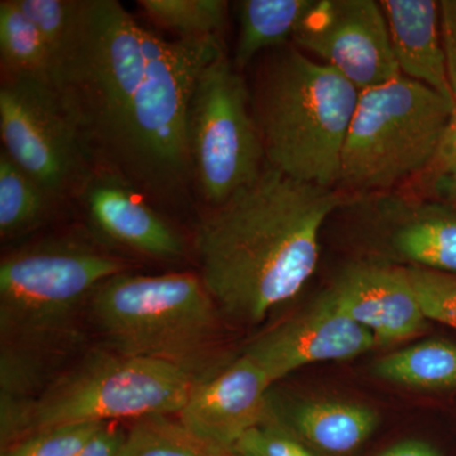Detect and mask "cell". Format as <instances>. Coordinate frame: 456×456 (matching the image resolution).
<instances>
[{"instance_id":"1f68e13d","label":"cell","mask_w":456,"mask_h":456,"mask_svg":"<svg viewBox=\"0 0 456 456\" xmlns=\"http://www.w3.org/2000/svg\"><path fill=\"white\" fill-rule=\"evenodd\" d=\"M378 456H441L434 446L422 440H403L389 446Z\"/></svg>"},{"instance_id":"8992f818","label":"cell","mask_w":456,"mask_h":456,"mask_svg":"<svg viewBox=\"0 0 456 456\" xmlns=\"http://www.w3.org/2000/svg\"><path fill=\"white\" fill-rule=\"evenodd\" d=\"M126 261L70 239L41 240L5 255L0 263L3 345L27 351L68 338L83 305Z\"/></svg>"},{"instance_id":"8fae6325","label":"cell","mask_w":456,"mask_h":456,"mask_svg":"<svg viewBox=\"0 0 456 456\" xmlns=\"http://www.w3.org/2000/svg\"><path fill=\"white\" fill-rule=\"evenodd\" d=\"M342 208L370 224L389 259L456 275L455 207L435 198L383 191L351 194Z\"/></svg>"},{"instance_id":"3957f363","label":"cell","mask_w":456,"mask_h":456,"mask_svg":"<svg viewBox=\"0 0 456 456\" xmlns=\"http://www.w3.org/2000/svg\"><path fill=\"white\" fill-rule=\"evenodd\" d=\"M359 94L331 66L296 47L273 50L251 97L266 164L299 182L334 188Z\"/></svg>"},{"instance_id":"2e32d148","label":"cell","mask_w":456,"mask_h":456,"mask_svg":"<svg viewBox=\"0 0 456 456\" xmlns=\"http://www.w3.org/2000/svg\"><path fill=\"white\" fill-rule=\"evenodd\" d=\"M380 5L401 74L456 102L446 71L439 2L382 0Z\"/></svg>"},{"instance_id":"7c38bea8","label":"cell","mask_w":456,"mask_h":456,"mask_svg":"<svg viewBox=\"0 0 456 456\" xmlns=\"http://www.w3.org/2000/svg\"><path fill=\"white\" fill-rule=\"evenodd\" d=\"M375 345L374 336L325 292L310 307L255 338L242 355L256 362L273 384L305 365L356 358Z\"/></svg>"},{"instance_id":"9c48e42d","label":"cell","mask_w":456,"mask_h":456,"mask_svg":"<svg viewBox=\"0 0 456 456\" xmlns=\"http://www.w3.org/2000/svg\"><path fill=\"white\" fill-rule=\"evenodd\" d=\"M3 151L57 202L77 198L93 167L55 86L31 77H3Z\"/></svg>"},{"instance_id":"f1b7e54d","label":"cell","mask_w":456,"mask_h":456,"mask_svg":"<svg viewBox=\"0 0 456 456\" xmlns=\"http://www.w3.org/2000/svg\"><path fill=\"white\" fill-rule=\"evenodd\" d=\"M125 436L118 428L107 424L77 456H118Z\"/></svg>"},{"instance_id":"d6986e66","label":"cell","mask_w":456,"mask_h":456,"mask_svg":"<svg viewBox=\"0 0 456 456\" xmlns=\"http://www.w3.org/2000/svg\"><path fill=\"white\" fill-rule=\"evenodd\" d=\"M373 373L387 382L408 388H456V344L428 340L411 345L378 360Z\"/></svg>"},{"instance_id":"cb8c5ba5","label":"cell","mask_w":456,"mask_h":456,"mask_svg":"<svg viewBox=\"0 0 456 456\" xmlns=\"http://www.w3.org/2000/svg\"><path fill=\"white\" fill-rule=\"evenodd\" d=\"M106 425H66L32 432L2 450V456H77Z\"/></svg>"},{"instance_id":"7a4b0ae2","label":"cell","mask_w":456,"mask_h":456,"mask_svg":"<svg viewBox=\"0 0 456 456\" xmlns=\"http://www.w3.org/2000/svg\"><path fill=\"white\" fill-rule=\"evenodd\" d=\"M346 198L266 164L250 184L208 208L194 248L218 310L257 325L301 292L317 268L321 230Z\"/></svg>"},{"instance_id":"e0dca14e","label":"cell","mask_w":456,"mask_h":456,"mask_svg":"<svg viewBox=\"0 0 456 456\" xmlns=\"http://www.w3.org/2000/svg\"><path fill=\"white\" fill-rule=\"evenodd\" d=\"M272 410L281 422L318 456H350L377 430L379 415L373 408L345 399L317 398Z\"/></svg>"},{"instance_id":"83f0119b","label":"cell","mask_w":456,"mask_h":456,"mask_svg":"<svg viewBox=\"0 0 456 456\" xmlns=\"http://www.w3.org/2000/svg\"><path fill=\"white\" fill-rule=\"evenodd\" d=\"M441 37L450 88L456 101V0L439 2Z\"/></svg>"},{"instance_id":"44dd1931","label":"cell","mask_w":456,"mask_h":456,"mask_svg":"<svg viewBox=\"0 0 456 456\" xmlns=\"http://www.w3.org/2000/svg\"><path fill=\"white\" fill-rule=\"evenodd\" d=\"M59 203L0 151V236L12 239L31 232L50 217Z\"/></svg>"},{"instance_id":"d4e9b609","label":"cell","mask_w":456,"mask_h":456,"mask_svg":"<svg viewBox=\"0 0 456 456\" xmlns=\"http://www.w3.org/2000/svg\"><path fill=\"white\" fill-rule=\"evenodd\" d=\"M79 2L80 0H17L18 7L32 20L46 42L55 64L73 32Z\"/></svg>"},{"instance_id":"6da1fadb","label":"cell","mask_w":456,"mask_h":456,"mask_svg":"<svg viewBox=\"0 0 456 456\" xmlns=\"http://www.w3.org/2000/svg\"><path fill=\"white\" fill-rule=\"evenodd\" d=\"M224 42L165 40L116 0H80L53 83L93 167L155 206L189 202L187 113L200 74Z\"/></svg>"},{"instance_id":"4dcf8cb0","label":"cell","mask_w":456,"mask_h":456,"mask_svg":"<svg viewBox=\"0 0 456 456\" xmlns=\"http://www.w3.org/2000/svg\"><path fill=\"white\" fill-rule=\"evenodd\" d=\"M426 182L435 200L448 203L456 208V167L426 178Z\"/></svg>"},{"instance_id":"4316f807","label":"cell","mask_w":456,"mask_h":456,"mask_svg":"<svg viewBox=\"0 0 456 456\" xmlns=\"http://www.w3.org/2000/svg\"><path fill=\"white\" fill-rule=\"evenodd\" d=\"M228 456H318L273 416L246 432Z\"/></svg>"},{"instance_id":"ffe728a7","label":"cell","mask_w":456,"mask_h":456,"mask_svg":"<svg viewBox=\"0 0 456 456\" xmlns=\"http://www.w3.org/2000/svg\"><path fill=\"white\" fill-rule=\"evenodd\" d=\"M0 60L3 77H31L53 83V53L17 0L0 2Z\"/></svg>"},{"instance_id":"5bb4252c","label":"cell","mask_w":456,"mask_h":456,"mask_svg":"<svg viewBox=\"0 0 456 456\" xmlns=\"http://www.w3.org/2000/svg\"><path fill=\"white\" fill-rule=\"evenodd\" d=\"M77 200L99 235L155 260L179 261L184 240L151 200L121 176L93 169Z\"/></svg>"},{"instance_id":"9a60e30c","label":"cell","mask_w":456,"mask_h":456,"mask_svg":"<svg viewBox=\"0 0 456 456\" xmlns=\"http://www.w3.org/2000/svg\"><path fill=\"white\" fill-rule=\"evenodd\" d=\"M326 292L379 345L415 338L428 323L403 266L353 264Z\"/></svg>"},{"instance_id":"603a6c76","label":"cell","mask_w":456,"mask_h":456,"mask_svg":"<svg viewBox=\"0 0 456 456\" xmlns=\"http://www.w3.org/2000/svg\"><path fill=\"white\" fill-rule=\"evenodd\" d=\"M118 456H221L198 443L167 416L136 419Z\"/></svg>"},{"instance_id":"484cf974","label":"cell","mask_w":456,"mask_h":456,"mask_svg":"<svg viewBox=\"0 0 456 456\" xmlns=\"http://www.w3.org/2000/svg\"><path fill=\"white\" fill-rule=\"evenodd\" d=\"M403 268L425 317L456 330V275L412 266Z\"/></svg>"},{"instance_id":"ac0fdd59","label":"cell","mask_w":456,"mask_h":456,"mask_svg":"<svg viewBox=\"0 0 456 456\" xmlns=\"http://www.w3.org/2000/svg\"><path fill=\"white\" fill-rule=\"evenodd\" d=\"M316 0H244L239 8V37L233 65L244 69L268 50L287 46Z\"/></svg>"},{"instance_id":"52a82bcc","label":"cell","mask_w":456,"mask_h":456,"mask_svg":"<svg viewBox=\"0 0 456 456\" xmlns=\"http://www.w3.org/2000/svg\"><path fill=\"white\" fill-rule=\"evenodd\" d=\"M200 379L161 360L99 351L36 398L26 436L57 426L179 415Z\"/></svg>"},{"instance_id":"ba28073f","label":"cell","mask_w":456,"mask_h":456,"mask_svg":"<svg viewBox=\"0 0 456 456\" xmlns=\"http://www.w3.org/2000/svg\"><path fill=\"white\" fill-rule=\"evenodd\" d=\"M187 146L193 187L208 208L226 202L265 167L250 90L224 50L191 92Z\"/></svg>"},{"instance_id":"30bf717a","label":"cell","mask_w":456,"mask_h":456,"mask_svg":"<svg viewBox=\"0 0 456 456\" xmlns=\"http://www.w3.org/2000/svg\"><path fill=\"white\" fill-rule=\"evenodd\" d=\"M293 42L360 92L402 75L380 2L316 0Z\"/></svg>"},{"instance_id":"f546056e","label":"cell","mask_w":456,"mask_h":456,"mask_svg":"<svg viewBox=\"0 0 456 456\" xmlns=\"http://www.w3.org/2000/svg\"><path fill=\"white\" fill-rule=\"evenodd\" d=\"M456 167V108L450 119L448 130L445 132L443 142H441L439 154L432 165L431 169L425 174L424 178L445 173Z\"/></svg>"},{"instance_id":"5b68a950","label":"cell","mask_w":456,"mask_h":456,"mask_svg":"<svg viewBox=\"0 0 456 456\" xmlns=\"http://www.w3.org/2000/svg\"><path fill=\"white\" fill-rule=\"evenodd\" d=\"M456 102L401 77L360 92L341 159L351 194L392 191L431 169Z\"/></svg>"},{"instance_id":"7402d4cb","label":"cell","mask_w":456,"mask_h":456,"mask_svg":"<svg viewBox=\"0 0 456 456\" xmlns=\"http://www.w3.org/2000/svg\"><path fill=\"white\" fill-rule=\"evenodd\" d=\"M156 26L179 40H222L228 3L224 0H139Z\"/></svg>"},{"instance_id":"4fadbf2b","label":"cell","mask_w":456,"mask_h":456,"mask_svg":"<svg viewBox=\"0 0 456 456\" xmlns=\"http://www.w3.org/2000/svg\"><path fill=\"white\" fill-rule=\"evenodd\" d=\"M270 386L263 369L241 355L198 380L179 412V424L216 454L230 455L246 432L269 419Z\"/></svg>"},{"instance_id":"277c9868","label":"cell","mask_w":456,"mask_h":456,"mask_svg":"<svg viewBox=\"0 0 456 456\" xmlns=\"http://www.w3.org/2000/svg\"><path fill=\"white\" fill-rule=\"evenodd\" d=\"M89 305L113 351L170 362L197 377L217 334L220 310L194 273H121L99 285Z\"/></svg>"}]
</instances>
